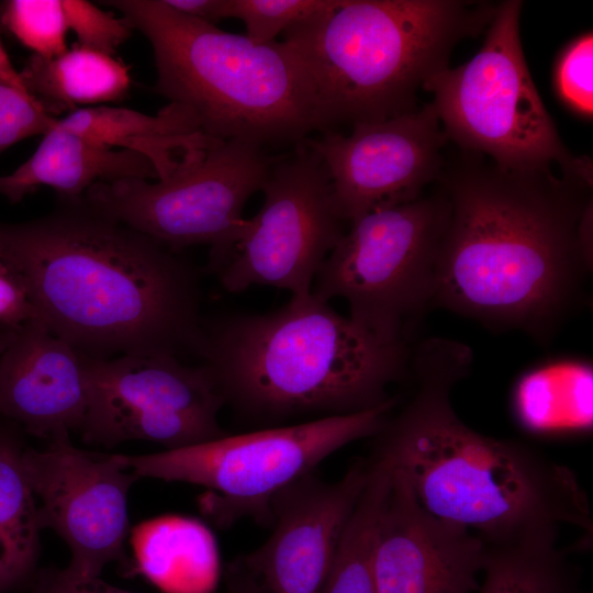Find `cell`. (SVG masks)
<instances>
[{
	"label": "cell",
	"instance_id": "cell-20",
	"mask_svg": "<svg viewBox=\"0 0 593 593\" xmlns=\"http://www.w3.org/2000/svg\"><path fill=\"white\" fill-rule=\"evenodd\" d=\"M134 570L164 593H212L220 575L215 538L202 522L164 515L131 530Z\"/></svg>",
	"mask_w": 593,
	"mask_h": 593
},
{
	"label": "cell",
	"instance_id": "cell-1",
	"mask_svg": "<svg viewBox=\"0 0 593 593\" xmlns=\"http://www.w3.org/2000/svg\"><path fill=\"white\" fill-rule=\"evenodd\" d=\"M435 183L450 214L432 306L550 339L592 268V183L465 150Z\"/></svg>",
	"mask_w": 593,
	"mask_h": 593
},
{
	"label": "cell",
	"instance_id": "cell-24",
	"mask_svg": "<svg viewBox=\"0 0 593 593\" xmlns=\"http://www.w3.org/2000/svg\"><path fill=\"white\" fill-rule=\"evenodd\" d=\"M369 462L367 483L344 529L320 593H377L373 551L380 517L392 484L393 466L376 455Z\"/></svg>",
	"mask_w": 593,
	"mask_h": 593
},
{
	"label": "cell",
	"instance_id": "cell-31",
	"mask_svg": "<svg viewBox=\"0 0 593 593\" xmlns=\"http://www.w3.org/2000/svg\"><path fill=\"white\" fill-rule=\"evenodd\" d=\"M38 318L21 284L0 265V326L16 329Z\"/></svg>",
	"mask_w": 593,
	"mask_h": 593
},
{
	"label": "cell",
	"instance_id": "cell-29",
	"mask_svg": "<svg viewBox=\"0 0 593 593\" xmlns=\"http://www.w3.org/2000/svg\"><path fill=\"white\" fill-rule=\"evenodd\" d=\"M61 1L78 45L113 56L131 36L133 29L122 16L116 18L86 0Z\"/></svg>",
	"mask_w": 593,
	"mask_h": 593
},
{
	"label": "cell",
	"instance_id": "cell-9",
	"mask_svg": "<svg viewBox=\"0 0 593 593\" xmlns=\"http://www.w3.org/2000/svg\"><path fill=\"white\" fill-rule=\"evenodd\" d=\"M450 205L435 183L429 194L370 211L320 268L312 293L346 300L349 317L389 337H405L407 322L433 305L441 240Z\"/></svg>",
	"mask_w": 593,
	"mask_h": 593
},
{
	"label": "cell",
	"instance_id": "cell-23",
	"mask_svg": "<svg viewBox=\"0 0 593 593\" xmlns=\"http://www.w3.org/2000/svg\"><path fill=\"white\" fill-rule=\"evenodd\" d=\"M557 536L483 542L479 593H578L574 570L557 547Z\"/></svg>",
	"mask_w": 593,
	"mask_h": 593
},
{
	"label": "cell",
	"instance_id": "cell-36",
	"mask_svg": "<svg viewBox=\"0 0 593 593\" xmlns=\"http://www.w3.org/2000/svg\"><path fill=\"white\" fill-rule=\"evenodd\" d=\"M13 331L14 329L0 326V355L3 353V350L5 349L8 344L10 343V340H11V338L13 336Z\"/></svg>",
	"mask_w": 593,
	"mask_h": 593
},
{
	"label": "cell",
	"instance_id": "cell-15",
	"mask_svg": "<svg viewBox=\"0 0 593 593\" xmlns=\"http://www.w3.org/2000/svg\"><path fill=\"white\" fill-rule=\"evenodd\" d=\"M369 466L359 459L335 482L309 473L271 500L270 536L243 556L270 593L321 592Z\"/></svg>",
	"mask_w": 593,
	"mask_h": 593
},
{
	"label": "cell",
	"instance_id": "cell-7",
	"mask_svg": "<svg viewBox=\"0 0 593 593\" xmlns=\"http://www.w3.org/2000/svg\"><path fill=\"white\" fill-rule=\"evenodd\" d=\"M521 0L496 4L479 52L426 80L448 141L501 167L545 169L593 180V165L563 144L528 70L519 36Z\"/></svg>",
	"mask_w": 593,
	"mask_h": 593
},
{
	"label": "cell",
	"instance_id": "cell-16",
	"mask_svg": "<svg viewBox=\"0 0 593 593\" xmlns=\"http://www.w3.org/2000/svg\"><path fill=\"white\" fill-rule=\"evenodd\" d=\"M483 555L480 537L429 513L393 468L373 551L377 593H473Z\"/></svg>",
	"mask_w": 593,
	"mask_h": 593
},
{
	"label": "cell",
	"instance_id": "cell-2",
	"mask_svg": "<svg viewBox=\"0 0 593 593\" xmlns=\"http://www.w3.org/2000/svg\"><path fill=\"white\" fill-rule=\"evenodd\" d=\"M0 265L48 329L90 358L195 353L197 269L157 239L59 195L46 215L0 223Z\"/></svg>",
	"mask_w": 593,
	"mask_h": 593
},
{
	"label": "cell",
	"instance_id": "cell-14",
	"mask_svg": "<svg viewBox=\"0 0 593 593\" xmlns=\"http://www.w3.org/2000/svg\"><path fill=\"white\" fill-rule=\"evenodd\" d=\"M448 138L432 102L385 120L359 122L303 144L322 160L336 211L345 222L370 211L413 201L435 183Z\"/></svg>",
	"mask_w": 593,
	"mask_h": 593
},
{
	"label": "cell",
	"instance_id": "cell-22",
	"mask_svg": "<svg viewBox=\"0 0 593 593\" xmlns=\"http://www.w3.org/2000/svg\"><path fill=\"white\" fill-rule=\"evenodd\" d=\"M592 382L588 362L559 360L536 367L519 379L515 389L519 422L539 433L590 428Z\"/></svg>",
	"mask_w": 593,
	"mask_h": 593
},
{
	"label": "cell",
	"instance_id": "cell-17",
	"mask_svg": "<svg viewBox=\"0 0 593 593\" xmlns=\"http://www.w3.org/2000/svg\"><path fill=\"white\" fill-rule=\"evenodd\" d=\"M87 409L82 355L34 318L0 355V416L49 440L78 430Z\"/></svg>",
	"mask_w": 593,
	"mask_h": 593
},
{
	"label": "cell",
	"instance_id": "cell-4",
	"mask_svg": "<svg viewBox=\"0 0 593 593\" xmlns=\"http://www.w3.org/2000/svg\"><path fill=\"white\" fill-rule=\"evenodd\" d=\"M195 354L237 413L261 421L345 415L391 401L406 374L405 337L370 331L312 292L265 314L203 323Z\"/></svg>",
	"mask_w": 593,
	"mask_h": 593
},
{
	"label": "cell",
	"instance_id": "cell-18",
	"mask_svg": "<svg viewBox=\"0 0 593 593\" xmlns=\"http://www.w3.org/2000/svg\"><path fill=\"white\" fill-rule=\"evenodd\" d=\"M135 178H158L148 157L97 144L56 123L27 160L12 174L0 176V194L14 203L37 187L47 186L59 195L74 198L98 182Z\"/></svg>",
	"mask_w": 593,
	"mask_h": 593
},
{
	"label": "cell",
	"instance_id": "cell-33",
	"mask_svg": "<svg viewBox=\"0 0 593 593\" xmlns=\"http://www.w3.org/2000/svg\"><path fill=\"white\" fill-rule=\"evenodd\" d=\"M225 593H270L243 557L232 561L225 573Z\"/></svg>",
	"mask_w": 593,
	"mask_h": 593
},
{
	"label": "cell",
	"instance_id": "cell-26",
	"mask_svg": "<svg viewBox=\"0 0 593 593\" xmlns=\"http://www.w3.org/2000/svg\"><path fill=\"white\" fill-rule=\"evenodd\" d=\"M1 19L33 55L51 58L68 49L69 27L61 0H9Z\"/></svg>",
	"mask_w": 593,
	"mask_h": 593
},
{
	"label": "cell",
	"instance_id": "cell-6",
	"mask_svg": "<svg viewBox=\"0 0 593 593\" xmlns=\"http://www.w3.org/2000/svg\"><path fill=\"white\" fill-rule=\"evenodd\" d=\"M152 45L155 91L188 111L217 141L303 143L321 131L310 78L282 41L246 35L179 12L165 0H110Z\"/></svg>",
	"mask_w": 593,
	"mask_h": 593
},
{
	"label": "cell",
	"instance_id": "cell-10",
	"mask_svg": "<svg viewBox=\"0 0 593 593\" xmlns=\"http://www.w3.org/2000/svg\"><path fill=\"white\" fill-rule=\"evenodd\" d=\"M276 158L259 145L224 141L183 157L164 179L98 182L83 198L176 251L200 244L215 250L240 233L243 209Z\"/></svg>",
	"mask_w": 593,
	"mask_h": 593
},
{
	"label": "cell",
	"instance_id": "cell-32",
	"mask_svg": "<svg viewBox=\"0 0 593 593\" xmlns=\"http://www.w3.org/2000/svg\"><path fill=\"white\" fill-rule=\"evenodd\" d=\"M29 593H134L111 585L100 578L75 581L63 569H45L38 573Z\"/></svg>",
	"mask_w": 593,
	"mask_h": 593
},
{
	"label": "cell",
	"instance_id": "cell-12",
	"mask_svg": "<svg viewBox=\"0 0 593 593\" xmlns=\"http://www.w3.org/2000/svg\"><path fill=\"white\" fill-rule=\"evenodd\" d=\"M87 409L79 427L88 444L148 440L177 449L227 433L219 423L224 400L203 363L174 356H82Z\"/></svg>",
	"mask_w": 593,
	"mask_h": 593
},
{
	"label": "cell",
	"instance_id": "cell-35",
	"mask_svg": "<svg viewBox=\"0 0 593 593\" xmlns=\"http://www.w3.org/2000/svg\"><path fill=\"white\" fill-rule=\"evenodd\" d=\"M0 83L12 87V88H14V89H16V90H19V91H21L23 93L31 94L27 91V89H26V87H25V85H24V82H23V80L21 78L20 71H18L14 68V66H13V64H12L5 48H4V46H3L2 42H1V38H0Z\"/></svg>",
	"mask_w": 593,
	"mask_h": 593
},
{
	"label": "cell",
	"instance_id": "cell-34",
	"mask_svg": "<svg viewBox=\"0 0 593 593\" xmlns=\"http://www.w3.org/2000/svg\"><path fill=\"white\" fill-rule=\"evenodd\" d=\"M175 10L216 25L225 19L226 0H165Z\"/></svg>",
	"mask_w": 593,
	"mask_h": 593
},
{
	"label": "cell",
	"instance_id": "cell-21",
	"mask_svg": "<svg viewBox=\"0 0 593 593\" xmlns=\"http://www.w3.org/2000/svg\"><path fill=\"white\" fill-rule=\"evenodd\" d=\"M20 75L27 91L52 115L108 105L123 99L131 87L128 66L78 44L51 58L32 55Z\"/></svg>",
	"mask_w": 593,
	"mask_h": 593
},
{
	"label": "cell",
	"instance_id": "cell-25",
	"mask_svg": "<svg viewBox=\"0 0 593 593\" xmlns=\"http://www.w3.org/2000/svg\"><path fill=\"white\" fill-rule=\"evenodd\" d=\"M21 452L12 441L0 437V562L14 583L33 567L41 532L37 503Z\"/></svg>",
	"mask_w": 593,
	"mask_h": 593
},
{
	"label": "cell",
	"instance_id": "cell-8",
	"mask_svg": "<svg viewBox=\"0 0 593 593\" xmlns=\"http://www.w3.org/2000/svg\"><path fill=\"white\" fill-rule=\"evenodd\" d=\"M396 399L378 407L269 427L147 455H114L138 478L204 486L203 512L220 526L239 517L270 522L271 500L328 456L384 426Z\"/></svg>",
	"mask_w": 593,
	"mask_h": 593
},
{
	"label": "cell",
	"instance_id": "cell-13",
	"mask_svg": "<svg viewBox=\"0 0 593 593\" xmlns=\"http://www.w3.org/2000/svg\"><path fill=\"white\" fill-rule=\"evenodd\" d=\"M49 441L47 449L21 452L25 477L40 500V528L53 529L67 544L66 575L75 581L98 579L107 564L125 560L128 491L139 478L114 455L75 447L69 435Z\"/></svg>",
	"mask_w": 593,
	"mask_h": 593
},
{
	"label": "cell",
	"instance_id": "cell-27",
	"mask_svg": "<svg viewBox=\"0 0 593 593\" xmlns=\"http://www.w3.org/2000/svg\"><path fill=\"white\" fill-rule=\"evenodd\" d=\"M329 3L331 0H226L225 19L243 21L249 40L267 44Z\"/></svg>",
	"mask_w": 593,
	"mask_h": 593
},
{
	"label": "cell",
	"instance_id": "cell-30",
	"mask_svg": "<svg viewBox=\"0 0 593 593\" xmlns=\"http://www.w3.org/2000/svg\"><path fill=\"white\" fill-rule=\"evenodd\" d=\"M57 121L33 96L0 83V153L22 139L43 136Z\"/></svg>",
	"mask_w": 593,
	"mask_h": 593
},
{
	"label": "cell",
	"instance_id": "cell-37",
	"mask_svg": "<svg viewBox=\"0 0 593 593\" xmlns=\"http://www.w3.org/2000/svg\"><path fill=\"white\" fill-rule=\"evenodd\" d=\"M13 584V580L11 579L3 564L0 562V592L12 586Z\"/></svg>",
	"mask_w": 593,
	"mask_h": 593
},
{
	"label": "cell",
	"instance_id": "cell-5",
	"mask_svg": "<svg viewBox=\"0 0 593 593\" xmlns=\"http://www.w3.org/2000/svg\"><path fill=\"white\" fill-rule=\"evenodd\" d=\"M496 4L465 0H331L284 32L312 83L321 132L416 109L460 41L485 32Z\"/></svg>",
	"mask_w": 593,
	"mask_h": 593
},
{
	"label": "cell",
	"instance_id": "cell-28",
	"mask_svg": "<svg viewBox=\"0 0 593 593\" xmlns=\"http://www.w3.org/2000/svg\"><path fill=\"white\" fill-rule=\"evenodd\" d=\"M593 37L592 32L571 42L556 67L555 82L561 100L577 113L591 118L593 111Z\"/></svg>",
	"mask_w": 593,
	"mask_h": 593
},
{
	"label": "cell",
	"instance_id": "cell-3",
	"mask_svg": "<svg viewBox=\"0 0 593 593\" xmlns=\"http://www.w3.org/2000/svg\"><path fill=\"white\" fill-rule=\"evenodd\" d=\"M471 349L433 337L410 355L416 392L376 435V455L407 480L429 513L484 544L558 535L563 524L592 535L588 496L575 474L525 443L481 434L450 401L471 367Z\"/></svg>",
	"mask_w": 593,
	"mask_h": 593
},
{
	"label": "cell",
	"instance_id": "cell-19",
	"mask_svg": "<svg viewBox=\"0 0 593 593\" xmlns=\"http://www.w3.org/2000/svg\"><path fill=\"white\" fill-rule=\"evenodd\" d=\"M57 125L97 144L145 155L157 179L170 175L187 155L223 142L205 136L191 114L175 103L156 115L110 105L83 108L58 119Z\"/></svg>",
	"mask_w": 593,
	"mask_h": 593
},
{
	"label": "cell",
	"instance_id": "cell-11",
	"mask_svg": "<svg viewBox=\"0 0 593 593\" xmlns=\"http://www.w3.org/2000/svg\"><path fill=\"white\" fill-rule=\"evenodd\" d=\"M261 191L260 210L231 244L211 250L209 268L232 293L268 286L305 296L345 233L327 171L301 143L276 158Z\"/></svg>",
	"mask_w": 593,
	"mask_h": 593
}]
</instances>
